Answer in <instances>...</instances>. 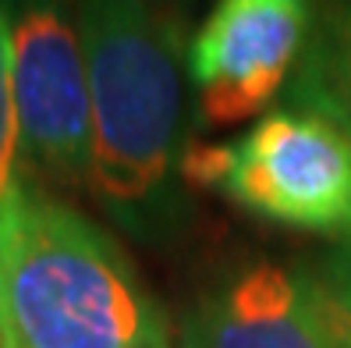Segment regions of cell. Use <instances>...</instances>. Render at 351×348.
<instances>
[{
  "instance_id": "cell-1",
  "label": "cell",
  "mask_w": 351,
  "mask_h": 348,
  "mask_svg": "<svg viewBox=\"0 0 351 348\" xmlns=\"http://www.w3.org/2000/svg\"><path fill=\"white\" fill-rule=\"evenodd\" d=\"M89 75V192L125 235L171 238L184 220L189 47L156 0H78Z\"/></svg>"
},
{
  "instance_id": "cell-2",
  "label": "cell",
  "mask_w": 351,
  "mask_h": 348,
  "mask_svg": "<svg viewBox=\"0 0 351 348\" xmlns=\"http://www.w3.org/2000/svg\"><path fill=\"white\" fill-rule=\"evenodd\" d=\"M0 348H174L125 249L29 181L0 228Z\"/></svg>"
},
{
  "instance_id": "cell-3",
  "label": "cell",
  "mask_w": 351,
  "mask_h": 348,
  "mask_svg": "<svg viewBox=\"0 0 351 348\" xmlns=\"http://www.w3.org/2000/svg\"><path fill=\"white\" fill-rule=\"evenodd\" d=\"M181 178L259 220L351 238V135L316 111L280 107L231 142H189Z\"/></svg>"
},
{
  "instance_id": "cell-4",
  "label": "cell",
  "mask_w": 351,
  "mask_h": 348,
  "mask_svg": "<svg viewBox=\"0 0 351 348\" xmlns=\"http://www.w3.org/2000/svg\"><path fill=\"white\" fill-rule=\"evenodd\" d=\"M25 171L89 189V75L78 0H0Z\"/></svg>"
},
{
  "instance_id": "cell-5",
  "label": "cell",
  "mask_w": 351,
  "mask_h": 348,
  "mask_svg": "<svg viewBox=\"0 0 351 348\" xmlns=\"http://www.w3.org/2000/svg\"><path fill=\"white\" fill-rule=\"evenodd\" d=\"M316 0H217L189 43L199 128H234L277 100L308 50Z\"/></svg>"
},
{
  "instance_id": "cell-6",
  "label": "cell",
  "mask_w": 351,
  "mask_h": 348,
  "mask_svg": "<svg viewBox=\"0 0 351 348\" xmlns=\"http://www.w3.org/2000/svg\"><path fill=\"white\" fill-rule=\"evenodd\" d=\"M178 348H344L316 277L280 263L227 274L184 316Z\"/></svg>"
},
{
  "instance_id": "cell-7",
  "label": "cell",
  "mask_w": 351,
  "mask_h": 348,
  "mask_svg": "<svg viewBox=\"0 0 351 348\" xmlns=\"http://www.w3.org/2000/svg\"><path fill=\"white\" fill-rule=\"evenodd\" d=\"M287 100L291 107L330 117L351 135V0H334L316 18Z\"/></svg>"
},
{
  "instance_id": "cell-8",
  "label": "cell",
  "mask_w": 351,
  "mask_h": 348,
  "mask_svg": "<svg viewBox=\"0 0 351 348\" xmlns=\"http://www.w3.org/2000/svg\"><path fill=\"white\" fill-rule=\"evenodd\" d=\"M29 185L25 156H22V135H18V111H14V82H11V50H8V29L0 14V228L18 210Z\"/></svg>"
},
{
  "instance_id": "cell-9",
  "label": "cell",
  "mask_w": 351,
  "mask_h": 348,
  "mask_svg": "<svg viewBox=\"0 0 351 348\" xmlns=\"http://www.w3.org/2000/svg\"><path fill=\"white\" fill-rule=\"evenodd\" d=\"M316 288L337 338L344 341V348H351V238L323 263Z\"/></svg>"
}]
</instances>
